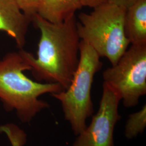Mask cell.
<instances>
[{
    "mask_svg": "<svg viewBox=\"0 0 146 146\" xmlns=\"http://www.w3.org/2000/svg\"><path fill=\"white\" fill-rule=\"evenodd\" d=\"M31 22L41 33L36 58L23 49L19 52L38 82L59 84L67 89L79 62L80 39L75 15L54 24L36 14Z\"/></svg>",
    "mask_w": 146,
    "mask_h": 146,
    "instance_id": "obj_1",
    "label": "cell"
},
{
    "mask_svg": "<svg viewBox=\"0 0 146 146\" xmlns=\"http://www.w3.org/2000/svg\"><path fill=\"white\" fill-rule=\"evenodd\" d=\"M26 70H31V67L19 52L7 53L0 60V101L5 110L15 111L22 122L28 123L49 107L40 96L64 89L59 84L33 81L24 74Z\"/></svg>",
    "mask_w": 146,
    "mask_h": 146,
    "instance_id": "obj_2",
    "label": "cell"
},
{
    "mask_svg": "<svg viewBox=\"0 0 146 146\" xmlns=\"http://www.w3.org/2000/svg\"><path fill=\"white\" fill-rule=\"evenodd\" d=\"M125 13V9L106 2L91 13L78 16L80 40L88 43L100 57L107 58L111 66L116 64L130 44L124 29Z\"/></svg>",
    "mask_w": 146,
    "mask_h": 146,
    "instance_id": "obj_3",
    "label": "cell"
},
{
    "mask_svg": "<svg viewBox=\"0 0 146 146\" xmlns=\"http://www.w3.org/2000/svg\"><path fill=\"white\" fill-rule=\"evenodd\" d=\"M79 62L67 89L51 94L61 103L64 116L75 135L86 128L94 112L91 90L95 75L102 67L100 56L88 43L80 40Z\"/></svg>",
    "mask_w": 146,
    "mask_h": 146,
    "instance_id": "obj_4",
    "label": "cell"
},
{
    "mask_svg": "<svg viewBox=\"0 0 146 146\" xmlns=\"http://www.w3.org/2000/svg\"><path fill=\"white\" fill-rule=\"evenodd\" d=\"M102 76L125 108L136 106L146 94V45H131Z\"/></svg>",
    "mask_w": 146,
    "mask_h": 146,
    "instance_id": "obj_5",
    "label": "cell"
},
{
    "mask_svg": "<svg viewBox=\"0 0 146 146\" xmlns=\"http://www.w3.org/2000/svg\"><path fill=\"white\" fill-rule=\"evenodd\" d=\"M120 101L104 83L99 110L93 116L90 125L77 135L72 146H114V131L121 119L119 113Z\"/></svg>",
    "mask_w": 146,
    "mask_h": 146,
    "instance_id": "obj_6",
    "label": "cell"
},
{
    "mask_svg": "<svg viewBox=\"0 0 146 146\" xmlns=\"http://www.w3.org/2000/svg\"><path fill=\"white\" fill-rule=\"evenodd\" d=\"M31 22L14 0H0V31L14 39L20 49L25 45L27 33Z\"/></svg>",
    "mask_w": 146,
    "mask_h": 146,
    "instance_id": "obj_7",
    "label": "cell"
},
{
    "mask_svg": "<svg viewBox=\"0 0 146 146\" xmlns=\"http://www.w3.org/2000/svg\"><path fill=\"white\" fill-rule=\"evenodd\" d=\"M124 29L131 45H146V0H137L126 10Z\"/></svg>",
    "mask_w": 146,
    "mask_h": 146,
    "instance_id": "obj_8",
    "label": "cell"
},
{
    "mask_svg": "<svg viewBox=\"0 0 146 146\" xmlns=\"http://www.w3.org/2000/svg\"><path fill=\"white\" fill-rule=\"evenodd\" d=\"M82 7L81 0H41L37 14L50 23L58 24L75 16Z\"/></svg>",
    "mask_w": 146,
    "mask_h": 146,
    "instance_id": "obj_9",
    "label": "cell"
},
{
    "mask_svg": "<svg viewBox=\"0 0 146 146\" xmlns=\"http://www.w3.org/2000/svg\"><path fill=\"white\" fill-rule=\"evenodd\" d=\"M146 127V106L145 104L139 111L129 116L126 122L125 135L128 139L135 138L141 134Z\"/></svg>",
    "mask_w": 146,
    "mask_h": 146,
    "instance_id": "obj_10",
    "label": "cell"
},
{
    "mask_svg": "<svg viewBox=\"0 0 146 146\" xmlns=\"http://www.w3.org/2000/svg\"><path fill=\"white\" fill-rule=\"evenodd\" d=\"M0 133L5 134L12 146H23L26 143V133L14 124L0 125Z\"/></svg>",
    "mask_w": 146,
    "mask_h": 146,
    "instance_id": "obj_11",
    "label": "cell"
},
{
    "mask_svg": "<svg viewBox=\"0 0 146 146\" xmlns=\"http://www.w3.org/2000/svg\"><path fill=\"white\" fill-rule=\"evenodd\" d=\"M41 0H14L21 11L31 20L37 13Z\"/></svg>",
    "mask_w": 146,
    "mask_h": 146,
    "instance_id": "obj_12",
    "label": "cell"
},
{
    "mask_svg": "<svg viewBox=\"0 0 146 146\" xmlns=\"http://www.w3.org/2000/svg\"><path fill=\"white\" fill-rule=\"evenodd\" d=\"M137 0H106V2L127 10L133 5H134Z\"/></svg>",
    "mask_w": 146,
    "mask_h": 146,
    "instance_id": "obj_13",
    "label": "cell"
},
{
    "mask_svg": "<svg viewBox=\"0 0 146 146\" xmlns=\"http://www.w3.org/2000/svg\"><path fill=\"white\" fill-rule=\"evenodd\" d=\"M81 1L84 7L94 8V7L106 2V0H81Z\"/></svg>",
    "mask_w": 146,
    "mask_h": 146,
    "instance_id": "obj_14",
    "label": "cell"
}]
</instances>
